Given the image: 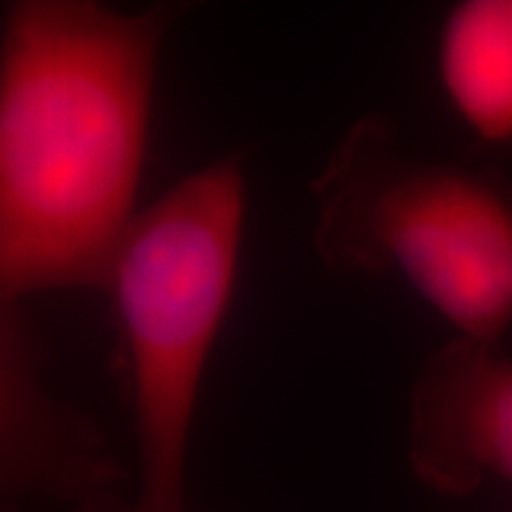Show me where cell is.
<instances>
[{
  "label": "cell",
  "mask_w": 512,
  "mask_h": 512,
  "mask_svg": "<svg viewBox=\"0 0 512 512\" xmlns=\"http://www.w3.org/2000/svg\"><path fill=\"white\" fill-rule=\"evenodd\" d=\"M181 5H5L0 41V294L105 290L140 211L162 43Z\"/></svg>",
  "instance_id": "obj_1"
},
{
  "label": "cell",
  "mask_w": 512,
  "mask_h": 512,
  "mask_svg": "<svg viewBox=\"0 0 512 512\" xmlns=\"http://www.w3.org/2000/svg\"><path fill=\"white\" fill-rule=\"evenodd\" d=\"M247 183L216 159L138 214L107 275L140 484L124 512H188L185 470L207 363L238 283ZM105 512V510H98Z\"/></svg>",
  "instance_id": "obj_2"
},
{
  "label": "cell",
  "mask_w": 512,
  "mask_h": 512,
  "mask_svg": "<svg viewBox=\"0 0 512 512\" xmlns=\"http://www.w3.org/2000/svg\"><path fill=\"white\" fill-rule=\"evenodd\" d=\"M313 247L337 275H399L458 337L512 323V181L420 162L380 114L347 128L311 185Z\"/></svg>",
  "instance_id": "obj_3"
},
{
  "label": "cell",
  "mask_w": 512,
  "mask_h": 512,
  "mask_svg": "<svg viewBox=\"0 0 512 512\" xmlns=\"http://www.w3.org/2000/svg\"><path fill=\"white\" fill-rule=\"evenodd\" d=\"M408 460L446 496L486 479L512 486V358L467 337L427 356L411 389Z\"/></svg>",
  "instance_id": "obj_4"
},
{
  "label": "cell",
  "mask_w": 512,
  "mask_h": 512,
  "mask_svg": "<svg viewBox=\"0 0 512 512\" xmlns=\"http://www.w3.org/2000/svg\"><path fill=\"white\" fill-rule=\"evenodd\" d=\"M29 325L19 304L0 313V486L10 501L50 498L105 505V491L119 479L100 432L60 406L36 373Z\"/></svg>",
  "instance_id": "obj_5"
},
{
  "label": "cell",
  "mask_w": 512,
  "mask_h": 512,
  "mask_svg": "<svg viewBox=\"0 0 512 512\" xmlns=\"http://www.w3.org/2000/svg\"><path fill=\"white\" fill-rule=\"evenodd\" d=\"M439 81L484 143H512V0H463L441 24Z\"/></svg>",
  "instance_id": "obj_6"
}]
</instances>
